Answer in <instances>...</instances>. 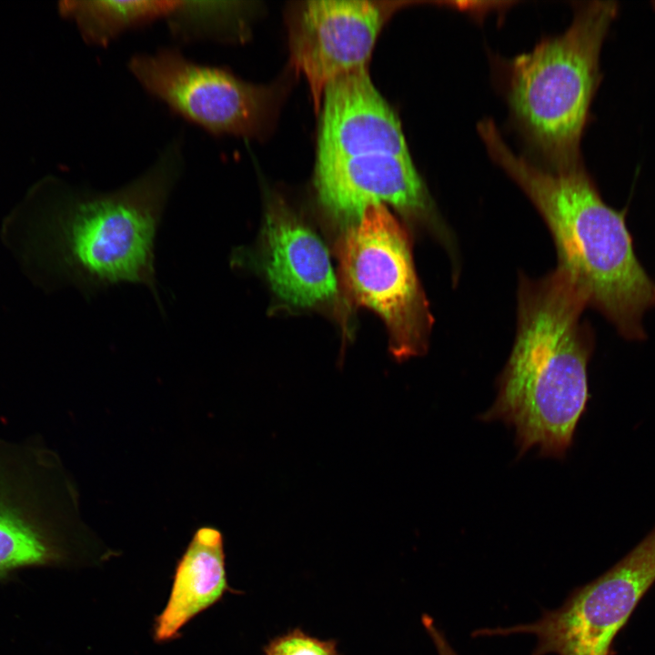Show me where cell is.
Here are the masks:
<instances>
[{"instance_id": "obj_1", "label": "cell", "mask_w": 655, "mask_h": 655, "mask_svg": "<svg viewBox=\"0 0 655 655\" xmlns=\"http://www.w3.org/2000/svg\"><path fill=\"white\" fill-rule=\"evenodd\" d=\"M588 303L558 268L523 279L518 328L497 398L481 419L512 427L519 455L562 458L589 400L590 346L579 322Z\"/></svg>"}, {"instance_id": "obj_2", "label": "cell", "mask_w": 655, "mask_h": 655, "mask_svg": "<svg viewBox=\"0 0 655 655\" xmlns=\"http://www.w3.org/2000/svg\"><path fill=\"white\" fill-rule=\"evenodd\" d=\"M478 131L490 157L520 186L550 233L558 269L629 338L643 335V314L655 307V284L634 253L624 213L600 197L583 165L545 170L516 155L490 119Z\"/></svg>"}, {"instance_id": "obj_3", "label": "cell", "mask_w": 655, "mask_h": 655, "mask_svg": "<svg viewBox=\"0 0 655 655\" xmlns=\"http://www.w3.org/2000/svg\"><path fill=\"white\" fill-rule=\"evenodd\" d=\"M183 168L179 136L125 186L66 196L56 218V248L64 269L86 294L137 284L146 287L159 305L156 236Z\"/></svg>"}, {"instance_id": "obj_4", "label": "cell", "mask_w": 655, "mask_h": 655, "mask_svg": "<svg viewBox=\"0 0 655 655\" xmlns=\"http://www.w3.org/2000/svg\"><path fill=\"white\" fill-rule=\"evenodd\" d=\"M617 14L615 2L585 3L563 34L511 64V108L553 171L582 165L579 146L600 82V54Z\"/></svg>"}, {"instance_id": "obj_5", "label": "cell", "mask_w": 655, "mask_h": 655, "mask_svg": "<svg viewBox=\"0 0 655 655\" xmlns=\"http://www.w3.org/2000/svg\"><path fill=\"white\" fill-rule=\"evenodd\" d=\"M78 495L53 450L36 439L0 438V581L24 569L115 555L83 521Z\"/></svg>"}, {"instance_id": "obj_6", "label": "cell", "mask_w": 655, "mask_h": 655, "mask_svg": "<svg viewBox=\"0 0 655 655\" xmlns=\"http://www.w3.org/2000/svg\"><path fill=\"white\" fill-rule=\"evenodd\" d=\"M340 278L351 301L378 313L395 357L427 349L432 327L428 303L414 267L405 229L383 205L368 207L339 247Z\"/></svg>"}, {"instance_id": "obj_7", "label": "cell", "mask_w": 655, "mask_h": 655, "mask_svg": "<svg viewBox=\"0 0 655 655\" xmlns=\"http://www.w3.org/2000/svg\"><path fill=\"white\" fill-rule=\"evenodd\" d=\"M655 583V527L620 561L576 588L560 607L537 620L483 628L473 637L532 634L531 655H614L613 643L635 608Z\"/></svg>"}, {"instance_id": "obj_8", "label": "cell", "mask_w": 655, "mask_h": 655, "mask_svg": "<svg viewBox=\"0 0 655 655\" xmlns=\"http://www.w3.org/2000/svg\"><path fill=\"white\" fill-rule=\"evenodd\" d=\"M127 66L147 94L209 134L257 136L269 122V88L225 67L194 62L169 47L137 53Z\"/></svg>"}, {"instance_id": "obj_9", "label": "cell", "mask_w": 655, "mask_h": 655, "mask_svg": "<svg viewBox=\"0 0 655 655\" xmlns=\"http://www.w3.org/2000/svg\"><path fill=\"white\" fill-rule=\"evenodd\" d=\"M408 2L307 1L288 22L290 61L306 78L315 109L335 78L365 67L381 28Z\"/></svg>"}, {"instance_id": "obj_10", "label": "cell", "mask_w": 655, "mask_h": 655, "mask_svg": "<svg viewBox=\"0 0 655 655\" xmlns=\"http://www.w3.org/2000/svg\"><path fill=\"white\" fill-rule=\"evenodd\" d=\"M315 185L328 213L350 226L368 207L388 204L411 219L439 228L410 156L370 154L317 161Z\"/></svg>"}, {"instance_id": "obj_11", "label": "cell", "mask_w": 655, "mask_h": 655, "mask_svg": "<svg viewBox=\"0 0 655 655\" xmlns=\"http://www.w3.org/2000/svg\"><path fill=\"white\" fill-rule=\"evenodd\" d=\"M322 101L317 161L370 154L409 156L400 123L367 66L332 80Z\"/></svg>"}, {"instance_id": "obj_12", "label": "cell", "mask_w": 655, "mask_h": 655, "mask_svg": "<svg viewBox=\"0 0 655 655\" xmlns=\"http://www.w3.org/2000/svg\"><path fill=\"white\" fill-rule=\"evenodd\" d=\"M263 240L264 271L279 298L302 307L334 298L337 280L326 246L284 204L268 207Z\"/></svg>"}, {"instance_id": "obj_13", "label": "cell", "mask_w": 655, "mask_h": 655, "mask_svg": "<svg viewBox=\"0 0 655 655\" xmlns=\"http://www.w3.org/2000/svg\"><path fill=\"white\" fill-rule=\"evenodd\" d=\"M227 590L223 535L215 527H199L176 564L168 600L155 620L154 640L176 639L188 621Z\"/></svg>"}, {"instance_id": "obj_14", "label": "cell", "mask_w": 655, "mask_h": 655, "mask_svg": "<svg viewBox=\"0 0 655 655\" xmlns=\"http://www.w3.org/2000/svg\"><path fill=\"white\" fill-rule=\"evenodd\" d=\"M247 7L233 1H171L165 19L172 35L184 41L241 37Z\"/></svg>"}, {"instance_id": "obj_15", "label": "cell", "mask_w": 655, "mask_h": 655, "mask_svg": "<svg viewBox=\"0 0 655 655\" xmlns=\"http://www.w3.org/2000/svg\"><path fill=\"white\" fill-rule=\"evenodd\" d=\"M266 655H339L336 643L312 638L299 630L277 638L266 649Z\"/></svg>"}, {"instance_id": "obj_16", "label": "cell", "mask_w": 655, "mask_h": 655, "mask_svg": "<svg viewBox=\"0 0 655 655\" xmlns=\"http://www.w3.org/2000/svg\"><path fill=\"white\" fill-rule=\"evenodd\" d=\"M428 634L434 642L438 655H458L448 642L445 634L438 627H430Z\"/></svg>"}]
</instances>
